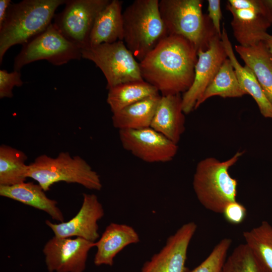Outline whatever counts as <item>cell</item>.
I'll return each instance as SVG.
<instances>
[{
    "instance_id": "6da1fadb",
    "label": "cell",
    "mask_w": 272,
    "mask_h": 272,
    "mask_svg": "<svg viewBox=\"0 0 272 272\" xmlns=\"http://www.w3.org/2000/svg\"><path fill=\"white\" fill-rule=\"evenodd\" d=\"M197 50L188 40L169 35L141 61L143 79L155 87L161 96L180 94L192 84Z\"/></svg>"
},
{
    "instance_id": "7a4b0ae2",
    "label": "cell",
    "mask_w": 272,
    "mask_h": 272,
    "mask_svg": "<svg viewBox=\"0 0 272 272\" xmlns=\"http://www.w3.org/2000/svg\"><path fill=\"white\" fill-rule=\"evenodd\" d=\"M65 0H24L12 3L0 27V63L8 50L24 45L44 31L52 23L55 11Z\"/></svg>"
},
{
    "instance_id": "3957f363",
    "label": "cell",
    "mask_w": 272,
    "mask_h": 272,
    "mask_svg": "<svg viewBox=\"0 0 272 272\" xmlns=\"http://www.w3.org/2000/svg\"><path fill=\"white\" fill-rule=\"evenodd\" d=\"M244 153L238 151L224 161L208 157L197 164L192 186L198 200L206 209L223 214L229 203L237 201L238 181L229 170Z\"/></svg>"
},
{
    "instance_id": "277c9868",
    "label": "cell",
    "mask_w": 272,
    "mask_h": 272,
    "mask_svg": "<svg viewBox=\"0 0 272 272\" xmlns=\"http://www.w3.org/2000/svg\"><path fill=\"white\" fill-rule=\"evenodd\" d=\"M158 0H135L122 13L123 42L141 61L168 33Z\"/></svg>"
},
{
    "instance_id": "5b68a950",
    "label": "cell",
    "mask_w": 272,
    "mask_h": 272,
    "mask_svg": "<svg viewBox=\"0 0 272 272\" xmlns=\"http://www.w3.org/2000/svg\"><path fill=\"white\" fill-rule=\"evenodd\" d=\"M203 2L202 0L159 2V12L168 35L184 37L194 46L197 51L208 49L212 40L218 36L208 15L202 13Z\"/></svg>"
},
{
    "instance_id": "8992f818",
    "label": "cell",
    "mask_w": 272,
    "mask_h": 272,
    "mask_svg": "<svg viewBox=\"0 0 272 272\" xmlns=\"http://www.w3.org/2000/svg\"><path fill=\"white\" fill-rule=\"evenodd\" d=\"M28 177L36 181L45 191L60 181L78 183L91 190H100L102 187L100 176L90 165L67 152L54 158L46 155L37 157L29 165Z\"/></svg>"
},
{
    "instance_id": "52a82bcc",
    "label": "cell",
    "mask_w": 272,
    "mask_h": 272,
    "mask_svg": "<svg viewBox=\"0 0 272 272\" xmlns=\"http://www.w3.org/2000/svg\"><path fill=\"white\" fill-rule=\"evenodd\" d=\"M82 57L93 61L104 74L106 88L135 81L144 80L139 62L123 41L90 46L81 49Z\"/></svg>"
},
{
    "instance_id": "ba28073f",
    "label": "cell",
    "mask_w": 272,
    "mask_h": 272,
    "mask_svg": "<svg viewBox=\"0 0 272 272\" xmlns=\"http://www.w3.org/2000/svg\"><path fill=\"white\" fill-rule=\"evenodd\" d=\"M81 58V49L66 39L51 23L23 45L14 59V70L20 71L24 65L40 60L61 65Z\"/></svg>"
},
{
    "instance_id": "9c48e42d",
    "label": "cell",
    "mask_w": 272,
    "mask_h": 272,
    "mask_svg": "<svg viewBox=\"0 0 272 272\" xmlns=\"http://www.w3.org/2000/svg\"><path fill=\"white\" fill-rule=\"evenodd\" d=\"M226 9L232 16L233 35L244 47L265 42L271 21L262 0H228Z\"/></svg>"
},
{
    "instance_id": "30bf717a",
    "label": "cell",
    "mask_w": 272,
    "mask_h": 272,
    "mask_svg": "<svg viewBox=\"0 0 272 272\" xmlns=\"http://www.w3.org/2000/svg\"><path fill=\"white\" fill-rule=\"evenodd\" d=\"M110 0H69L63 11L55 14L53 25L68 40L81 49L89 45L95 20Z\"/></svg>"
},
{
    "instance_id": "8fae6325",
    "label": "cell",
    "mask_w": 272,
    "mask_h": 272,
    "mask_svg": "<svg viewBox=\"0 0 272 272\" xmlns=\"http://www.w3.org/2000/svg\"><path fill=\"white\" fill-rule=\"evenodd\" d=\"M123 148L147 163H164L176 156L178 147L151 127L119 130Z\"/></svg>"
},
{
    "instance_id": "7c38bea8",
    "label": "cell",
    "mask_w": 272,
    "mask_h": 272,
    "mask_svg": "<svg viewBox=\"0 0 272 272\" xmlns=\"http://www.w3.org/2000/svg\"><path fill=\"white\" fill-rule=\"evenodd\" d=\"M95 242L76 237L54 236L45 244L43 252L49 272H83L90 250Z\"/></svg>"
},
{
    "instance_id": "4fadbf2b",
    "label": "cell",
    "mask_w": 272,
    "mask_h": 272,
    "mask_svg": "<svg viewBox=\"0 0 272 272\" xmlns=\"http://www.w3.org/2000/svg\"><path fill=\"white\" fill-rule=\"evenodd\" d=\"M227 58L221 39L218 36L212 40L208 49L197 51L192 84L182 96V109L185 114L194 109L196 102Z\"/></svg>"
},
{
    "instance_id": "5bb4252c",
    "label": "cell",
    "mask_w": 272,
    "mask_h": 272,
    "mask_svg": "<svg viewBox=\"0 0 272 272\" xmlns=\"http://www.w3.org/2000/svg\"><path fill=\"white\" fill-rule=\"evenodd\" d=\"M196 229L194 222L182 225L160 251L144 263L140 272H186L187 250Z\"/></svg>"
},
{
    "instance_id": "9a60e30c",
    "label": "cell",
    "mask_w": 272,
    "mask_h": 272,
    "mask_svg": "<svg viewBox=\"0 0 272 272\" xmlns=\"http://www.w3.org/2000/svg\"><path fill=\"white\" fill-rule=\"evenodd\" d=\"M83 196V202L79 211L70 220L58 224L45 221L54 236L80 237L93 242L99 238L97 222L103 217L104 209L95 194L84 193Z\"/></svg>"
},
{
    "instance_id": "2e32d148",
    "label": "cell",
    "mask_w": 272,
    "mask_h": 272,
    "mask_svg": "<svg viewBox=\"0 0 272 272\" xmlns=\"http://www.w3.org/2000/svg\"><path fill=\"white\" fill-rule=\"evenodd\" d=\"M180 94L161 96L150 127L177 144L185 130Z\"/></svg>"
},
{
    "instance_id": "e0dca14e",
    "label": "cell",
    "mask_w": 272,
    "mask_h": 272,
    "mask_svg": "<svg viewBox=\"0 0 272 272\" xmlns=\"http://www.w3.org/2000/svg\"><path fill=\"white\" fill-rule=\"evenodd\" d=\"M135 229L126 224L111 223L107 226L97 242L94 263L96 266H112L116 255L126 246L139 242Z\"/></svg>"
},
{
    "instance_id": "ac0fdd59",
    "label": "cell",
    "mask_w": 272,
    "mask_h": 272,
    "mask_svg": "<svg viewBox=\"0 0 272 272\" xmlns=\"http://www.w3.org/2000/svg\"><path fill=\"white\" fill-rule=\"evenodd\" d=\"M39 184L22 182L13 185H0V195L17 200L43 211L53 220L64 222L62 213L57 207V201L48 198Z\"/></svg>"
},
{
    "instance_id": "d6986e66",
    "label": "cell",
    "mask_w": 272,
    "mask_h": 272,
    "mask_svg": "<svg viewBox=\"0 0 272 272\" xmlns=\"http://www.w3.org/2000/svg\"><path fill=\"white\" fill-rule=\"evenodd\" d=\"M122 4L120 1L111 0L99 13L91 30L88 46L123 41Z\"/></svg>"
},
{
    "instance_id": "ffe728a7",
    "label": "cell",
    "mask_w": 272,
    "mask_h": 272,
    "mask_svg": "<svg viewBox=\"0 0 272 272\" xmlns=\"http://www.w3.org/2000/svg\"><path fill=\"white\" fill-rule=\"evenodd\" d=\"M221 40L228 58L235 70L242 90L250 95L256 102L261 115L272 119V105L265 96L253 72L246 65L242 66L237 60L224 26L222 29Z\"/></svg>"
},
{
    "instance_id": "44dd1931",
    "label": "cell",
    "mask_w": 272,
    "mask_h": 272,
    "mask_svg": "<svg viewBox=\"0 0 272 272\" xmlns=\"http://www.w3.org/2000/svg\"><path fill=\"white\" fill-rule=\"evenodd\" d=\"M235 50L255 75L267 100L272 105V54L265 42L244 47L235 46Z\"/></svg>"
},
{
    "instance_id": "7402d4cb",
    "label": "cell",
    "mask_w": 272,
    "mask_h": 272,
    "mask_svg": "<svg viewBox=\"0 0 272 272\" xmlns=\"http://www.w3.org/2000/svg\"><path fill=\"white\" fill-rule=\"evenodd\" d=\"M161 97H148L113 113V125L119 130L150 127Z\"/></svg>"
},
{
    "instance_id": "603a6c76",
    "label": "cell",
    "mask_w": 272,
    "mask_h": 272,
    "mask_svg": "<svg viewBox=\"0 0 272 272\" xmlns=\"http://www.w3.org/2000/svg\"><path fill=\"white\" fill-rule=\"evenodd\" d=\"M108 90L107 102L112 113L144 99L159 94L155 87L144 80L120 84Z\"/></svg>"
},
{
    "instance_id": "cb8c5ba5",
    "label": "cell",
    "mask_w": 272,
    "mask_h": 272,
    "mask_svg": "<svg viewBox=\"0 0 272 272\" xmlns=\"http://www.w3.org/2000/svg\"><path fill=\"white\" fill-rule=\"evenodd\" d=\"M244 95L247 94L241 88L233 65L227 58L196 102L194 109L213 96L236 98L242 97Z\"/></svg>"
},
{
    "instance_id": "d4e9b609",
    "label": "cell",
    "mask_w": 272,
    "mask_h": 272,
    "mask_svg": "<svg viewBox=\"0 0 272 272\" xmlns=\"http://www.w3.org/2000/svg\"><path fill=\"white\" fill-rule=\"evenodd\" d=\"M22 151L2 145L0 147V185H13L25 181L29 165Z\"/></svg>"
},
{
    "instance_id": "484cf974",
    "label": "cell",
    "mask_w": 272,
    "mask_h": 272,
    "mask_svg": "<svg viewBox=\"0 0 272 272\" xmlns=\"http://www.w3.org/2000/svg\"><path fill=\"white\" fill-rule=\"evenodd\" d=\"M245 244L267 272H272V226L263 221L257 226L243 233Z\"/></svg>"
},
{
    "instance_id": "4316f807",
    "label": "cell",
    "mask_w": 272,
    "mask_h": 272,
    "mask_svg": "<svg viewBox=\"0 0 272 272\" xmlns=\"http://www.w3.org/2000/svg\"><path fill=\"white\" fill-rule=\"evenodd\" d=\"M221 272H267L249 247L236 246L227 257Z\"/></svg>"
},
{
    "instance_id": "83f0119b",
    "label": "cell",
    "mask_w": 272,
    "mask_h": 272,
    "mask_svg": "<svg viewBox=\"0 0 272 272\" xmlns=\"http://www.w3.org/2000/svg\"><path fill=\"white\" fill-rule=\"evenodd\" d=\"M231 243L230 238L222 239L215 245L209 255L189 272H221Z\"/></svg>"
},
{
    "instance_id": "f1b7e54d",
    "label": "cell",
    "mask_w": 272,
    "mask_h": 272,
    "mask_svg": "<svg viewBox=\"0 0 272 272\" xmlns=\"http://www.w3.org/2000/svg\"><path fill=\"white\" fill-rule=\"evenodd\" d=\"M20 71L9 73L4 70H0V98H11L13 96V89L15 86L21 87L23 82Z\"/></svg>"
},
{
    "instance_id": "f546056e",
    "label": "cell",
    "mask_w": 272,
    "mask_h": 272,
    "mask_svg": "<svg viewBox=\"0 0 272 272\" xmlns=\"http://www.w3.org/2000/svg\"><path fill=\"white\" fill-rule=\"evenodd\" d=\"M223 215L229 223L238 225L241 223L246 216L245 207L237 201L229 203L225 208Z\"/></svg>"
},
{
    "instance_id": "4dcf8cb0",
    "label": "cell",
    "mask_w": 272,
    "mask_h": 272,
    "mask_svg": "<svg viewBox=\"0 0 272 272\" xmlns=\"http://www.w3.org/2000/svg\"><path fill=\"white\" fill-rule=\"evenodd\" d=\"M207 14L211 20L217 35L221 38L222 30L221 28V21L222 13L221 9V1L220 0H208Z\"/></svg>"
},
{
    "instance_id": "1f68e13d",
    "label": "cell",
    "mask_w": 272,
    "mask_h": 272,
    "mask_svg": "<svg viewBox=\"0 0 272 272\" xmlns=\"http://www.w3.org/2000/svg\"><path fill=\"white\" fill-rule=\"evenodd\" d=\"M12 4L11 0L0 1V27L3 24L9 10Z\"/></svg>"
},
{
    "instance_id": "d6a6232c",
    "label": "cell",
    "mask_w": 272,
    "mask_h": 272,
    "mask_svg": "<svg viewBox=\"0 0 272 272\" xmlns=\"http://www.w3.org/2000/svg\"><path fill=\"white\" fill-rule=\"evenodd\" d=\"M272 23V0H262Z\"/></svg>"
},
{
    "instance_id": "836d02e7",
    "label": "cell",
    "mask_w": 272,
    "mask_h": 272,
    "mask_svg": "<svg viewBox=\"0 0 272 272\" xmlns=\"http://www.w3.org/2000/svg\"><path fill=\"white\" fill-rule=\"evenodd\" d=\"M271 26H272V23H271ZM265 43H266L268 49L269 50V51L270 53L272 54V34H269L268 37L266 39V40L265 41Z\"/></svg>"
}]
</instances>
